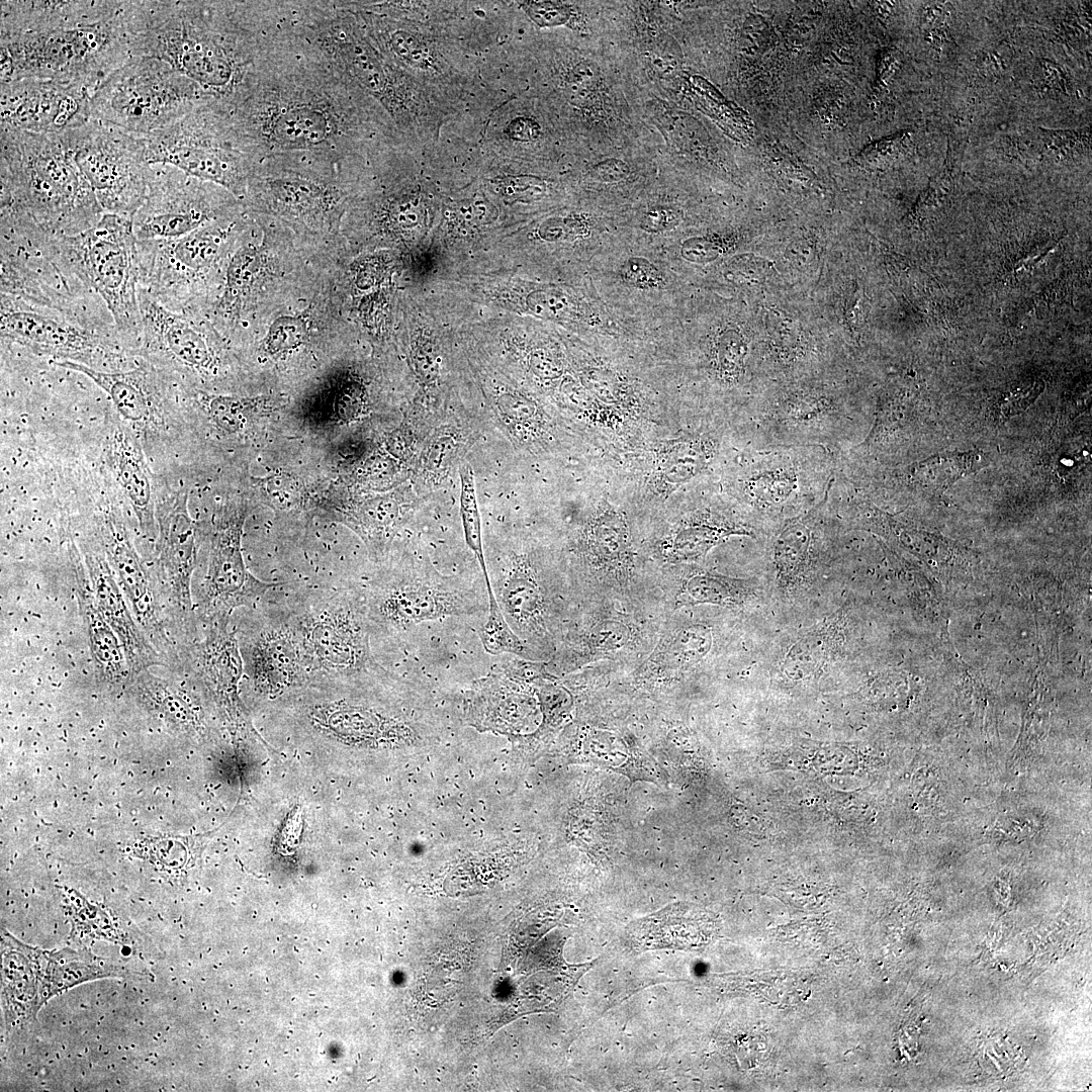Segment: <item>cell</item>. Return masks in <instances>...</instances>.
I'll list each match as a JSON object with an SVG mask.
<instances>
[{
	"mask_svg": "<svg viewBox=\"0 0 1092 1092\" xmlns=\"http://www.w3.org/2000/svg\"><path fill=\"white\" fill-rule=\"evenodd\" d=\"M516 5L540 28L566 25L573 17L572 6L563 1H517Z\"/></svg>",
	"mask_w": 1092,
	"mask_h": 1092,
	"instance_id": "45",
	"label": "cell"
},
{
	"mask_svg": "<svg viewBox=\"0 0 1092 1092\" xmlns=\"http://www.w3.org/2000/svg\"><path fill=\"white\" fill-rule=\"evenodd\" d=\"M308 336L306 322L295 315H281L269 327L263 348L269 355H280L303 345Z\"/></svg>",
	"mask_w": 1092,
	"mask_h": 1092,
	"instance_id": "43",
	"label": "cell"
},
{
	"mask_svg": "<svg viewBox=\"0 0 1092 1092\" xmlns=\"http://www.w3.org/2000/svg\"><path fill=\"white\" fill-rule=\"evenodd\" d=\"M721 427L707 425L676 440L658 456L656 479L663 490H674L706 474L722 449Z\"/></svg>",
	"mask_w": 1092,
	"mask_h": 1092,
	"instance_id": "29",
	"label": "cell"
},
{
	"mask_svg": "<svg viewBox=\"0 0 1092 1092\" xmlns=\"http://www.w3.org/2000/svg\"><path fill=\"white\" fill-rule=\"evenodd\" d=\"M145 140L151 164L176 167L239 200L260 161L238 130L231 107L216 100L200 103Z\"/></svg>",
	"mask_w": 1092,
	"mask_h": 1092,
	"instance_id": "10",
	"label": "cell"
},
{
	"mask_svg": "<svg viewBox=\"0 0 1092 1092\" xmlns=\"http://www.w3.org/2000/svg\"><path fill=\"white\" fill-rule=\"evenodd\" d=\"M313 724L327 733L354 741H414L419 733L411 721L393 713L340 698L311 713Z\"/></svg>",
	"mask_w": 1092,
	"mask_h": 1092,
	"instance_id": "24",
	"label": "cell"
},
{
	"mask_svg": "<svg viewBox=\"0 0 1092 1092\" xmlns=\"http://www.w3.org/2000/svg\"><path fill=\"white\" fill-rule=\"evenodd\" d=\"M283 22L231 107L238 130L259 160L291 153L346 159L402 136L377 102Z\"/></svg>",
	"mask_w": 1092,
	"mask_h": 1092,
	"instance_id": "1",
	"label": "cell"
},
{
	"mask_svg": "<svg viewBox=\"0 0 1092 1092\" xmlns=\"http://www.w3.org/2000/svg\"><path fill=\"white\" fill-rule=\"evenodd\" d=\"M245 519V507L234 506L213 526L206 573L196 592L197 614L205 626L231 622L235 610L255 607L281 585L263 581L247 568L241 548Z\"/></svg>",
	"mask_w": 1092,
	"mask_h": 1092,
	"instance_id": "17",
	"label": "cell"
},
{
	"mask_svg": "<svg viewBox=\"0 0 1092 1092\" xmlns=\"http://www.w3.org/2000/svg\"><path fill=\"white\" fill-rule=\"evenodd\" d=\"M712 634L703 625L677 630L662 641L647 660L654 673H672L689 669L710 651Z\"/></svg>",
	"mask_w": 1092,
	"mask_h": 1092,
	"instance_id": "35",
	"label": "cell"
},
{
	"mask_svg": "<svg viewBox=\"0 0 1092 1092\" xmlns=\"http://www.w3.org/2000/svg\"><path fill=\"white\" fill-rule=\"evenodd\" d=\"M56 242L63 267L102 299L123 344L136 356L142 340L141 263L131 218L104 213L91 229L59 236Z\"/></svg>",
	"mask_w": 1092,
	"mask_h": 1092,
	"instance_id": "7",
	"label": "cell"
},
{
	"mask_svg": "<svg viewBox=\"0 0 1092 1092\" xmlns=\"http://www.w3.org/2000/svg\"><path fill=\"white\" fill-rule=\"evenodd\" d=\"M584 540L587 555L599 565L621 568L631 562L632 544L626 519L608 503L589 520Z\"/></svg>",
	"mask_w": 1092,
	"mask_h": 1092,
	"instance_id": "33",
	"label": "cell"
},
{
	"mask_svg": "<svg viewBox=\"0 0 1092 1092\" xmlns=\"http://www.w3.org/2000/svg\"><path fill=\"white\" fill-rule=\"evenodd\" d=\"M838 454L820 446L745 447L727 477L740 513L771 530L818 505L835 479Z\"/></svg>",
	"mask_w": 1092,
	"mask_h": 1092,
	"instance_id": "6",
	"label": "cell"
},
{
	"mask_svg": "<svg viewBox=\"0 0 1092 1092\" xmlns=\"http://www.w3.org/2000/svg\"><path fill=\"white\" fill-rule=\"evenodd\" d=\"M835 622L820 625L792 645L782 665L790 678H805L817 673L827 662L836 643Z\"/></svg>",
	"mask_w": 1092,
	"mask_h": 1092,
	"instance_id": "37",
	"label": "cell"
},
{
	"mask_svg": "<svg viewBox=\"0 0 1092 1092\" xmlns=\"http://www.w3.org/2000/svg\"><path fill=\"white\" fill-rule=\"evenodd\" d=\"M281 606L296 636L308 681L353 673L375 660L363 586L303 589Z\"/></svg>",
	"mask_w": 1092,
	"mask_h": 1092,
	"instance_id": "9",
	"label": "cell"
},
{
	"mask_svg": "<svg viewBox=\"0 0 1092 1092\" xmlns=\"http://www.w3.org/2000/svg\"><path fill=\"white\" fill-rule=\"evenodd\" d=\"M239 200L226 189L166 164H153L149 192L133 214L138 241L170 240L233 215Z\"/></svg>",
	"mask_w": 1092,
	"mask_h": 1092,
	"instance_id": "16",
	"label": "cell"
},
{
	"mask_svg": "<svg viewBox=\"0 0 1092 1092\" xmlns=\"http://www.w3.org/2000/svg\"><path fill=\"white\" fill-rule=\"evenodd\" d=\"M478 634L489 654H514L526 660H534L538 655L513 631L499 608L487 611L486 623Z\"/></svg>",
	"mask_w": 1092,
	"mask_h": 1092,
	"instance_id": "41",
	"label": "cell"
},
{
	"mask_svg": "<svg viewBox=\"0 0 1092 1092\" xmlns=\"http://www.w3.org/2000/svg\"><path fill=\"white\" fill-rule=\"evenodd\" d=\"M0 212L52 236H75L103 216L61 134L0 129Z\"/></svg>",
	"mask_w": 1092,
	"mask_h": 1092,
	"instance_id": "5",
	"label": "cell"
},
{
	"mask_svg": "<svg viewBox=\"0 0 1092 1092\" xmlns=\"http://www.w3.org/2000/svg\"><path fill=\"white\" fill-rule=\"evenodd\" d=\"M123 1H1L0 83L34 78L92 94L131 56Z\"/></svg>",
	"mask_w": 1092,
	"mask_h": 1092,
	"instance_id": "3",
	"label": "cell"
},
{
	"mask_svg": "<svg viewBox=\"0 0 1092 1092\" xmlns=\"http://www.w3.org/2000/svg\"><path fill=\"white\" fill-rule=\"evenodd\" d=\"M129 370L100 371L71 361H54L61 368L87 376L106 392L121 417L136 425L145 424L153 414L156 390L155 367L144 361Z\"/></svg>",
	"mask_w": 1092,
	"mask_h": 1092,
	"instance_id": "28",
	"label": "cell"
},
{
	"mask_svg": "<svg viewBox=\"0 0 1092 1092\" xmlns=\"http://www.w3.org/2000/svg\"><path fill=\"white\" fill-rule=\"evenodd\" d=\"M600 81L599 67L590 61L580 60L560 70L557 84L566 101L579 106L595 92Z\"/></svg>",
	"mask_w": 1092,
	"mask_h": 1092,
	"instance_id": "42",
	"label": "cell"
},
{
	"mask_svg": "<svg viewBox=\"0 0 1092 1092\" xmlns=\"http://www.w3.org/2000/svg\"><path fill=\"white\" fill-rule=\"evenodd\" d=\"M142 340L136 356L156 369L182 367L208 374L217 366L209 335L194 320L139 289Z\"/></svg>",
	"mask_w": 1092,
	"mask_h": 1092,
	"instance_id": "21",
	"label": "cell"
},
{
	"mask_svg": "<svg viewBox=\"0 0 1092 1092\" xmlns=\"http://www.w3.org/2000/svg\"><path fill=\"white\" fill-rule=\"evenodd\" d=\"M212 100L167 63L130 56L91 96V116L146 138Z\"/></svg>",
	"mask_w": 1092,
	"mask_h": 1092,
	"instance_id": "13",
	"label": "cell"
},
{
	"mask_svg": "<svg viewBox=\"0 0 1092 1092\" xmlns=\"http://www.w3.org/2000/svg\"><path fill=\"white\" fill-rule=\"evenodd\" d=\"M861 414L838 389H785L754 401L742 418L746 447L820 446L840 454L853 446Z\"/></svg>",
	"mask_w": 1092,
	"mask_h": 1092,
	"instance_id": "12",
	"label": "cell"
},
{
	"mask_svg": "<svg viewBox=\"0 0 1092 1092\" xmlns=\"http://www.w3.org/2000/svg\"><path fill=\"white\" fill-rule=\"evenodd\" d=\"M113 472L136 515L143 532L156 536L155 509L150 472L143 453L131 435L116 430L109 446Z\"/></svg>",
	"mask_w": 1092,
	"mask_h": 1092,
	"instance_id": "31",
	"label": "cell"
},
{
	"mask_svg": "<svg viewBox=\"0 0 1092 1092\" xmlns=\"http://www.w3.org/2000/svg\"><path fill=\"white\" fill-rule=\"evenodd\" d=\"M77 593L93 659L100 673L117 678L129 672L119 639L102 616L86 577L78 578Z\"/></svg>",
	"mask_w": 1092,
	"mask_h": 1092,
	"instance_id": "34",
	"label": "cell"
},
{
	"mask_svg": "<svg viewBox=\"0 0 1092 1092\" xmlns=\"http://www.w3.org/2000/svg\"><path fill=\"white\" fill-rule=\"evenodd\" d=\"M581 379L587 389L601 400L607 403L620 401L619 384L610 372L600 368H589L583 372Z\"/></svg>",
	"mask_w": 1092,
	"mask_h": 1092,
	"instance_id": "47",
	"label": "cell"
},
{
	"mask_svg": "<svg viewBox=\"0 0 1092 1092\" xmlns=\"http://www.w3.org/2000/svg\"><path fill=\"white\" fill-rule=\"evenodd\" d=\"M371 638L396 639L420 623L488 611L483 586L427 568L391 570L363 586Z\"/></svg>",
	"mask_w": 1092,
	"mask_h": 1092,
	"instance_id": "14",
	"label": "cell"
},
{
	"mask_svg": "<svg viewBox=\"0 0 1092 1092\" xmlns=\"http://www.w3.org/2000/svg\"><path fill=\"white\" fill-rule=\"evenodd\" d=\"M244 673L258 690L282 693L308 681L294 631L278 603L262 599L235 630Z\"/></svg>",
	"mask_w": 1092,
	"mask_h": 1092,
	"instance_id": "19",
	"label": "cell"
},
{
	"mask_svg": "<svg viewBox=\"0 0 1092 1092\" xmlns=\"http://www.w3.org/2000/svg\"><path fill=\"white\" fill-rule=\"evenodd\" d=\"M286 15L291 31L377 102L406 140L438 142L458 119L448 100L379 50L352 1H286Z\"/></svg>",
	"mask_w": 1092,
	"mask_h": 1092,
	"instance_id": "4",
	"label": "cell"
},
{
	"mask_svg": "<svg viewBox=\"0 0 1092 1092\" xmlns=\"http://www.w3.org/2000/svg\"><path fill=\"white\" fill-rule=\"evenodd\" d=\"M621 277L630 286L652 289L663 284V277L649 261L631 258L621 268Z\"/></svg>",
	"mask_w": 1092,
	"mask_h": 1092,
	"instance_id": "46",
	"label": "cell"
},
{
	"mask_svg": "<svg viewBox=\"0 0 1092 1092\" xmlns=\"http://www.w3.org/2000/svg\"><path fill=\"white\" fill-rule=\"evenodd\" d=\"M630 174L629 165L620 159H607L595 164L589 175L593 179L605 182L614 183L627 178Z\"/></svg>",
	"mask_w": 1092,
	"mask_h": 1092,
	"instance_id": "49",
	"label": "cell"
},
{
	"mask_svg": "<svg viewBox=\"0 0 1092 1092\" xmlns=\"http://www.w3.org/2000/svg\"><path fill=\"white\" fill-rule=\"evenodd\" d=\"M262 256L256 248H242L231 258L223 275V291L218 301L222 313L231 312L247 295L262 270Z\"/></svg>",
	"mask_w": 1092,
	"mask_h": 1092,
	"instance_id": "39",
	"label": "cell"
},
{
	"mask_svg": "<svg viewBox=\"0 0 1092 1092\" xmlns=\"http://www.w3.org/2000/svg\"><path fill=\"white\" fill-rule=\"evenodd\" d=\"M86 564L97 606L121 644L129 672L160 663L158 653L134 624L106 561L87 555Z\"/></svg>",
	"mask_w": 1092,
	"mask_h": 1092,
	"instance_id": "25",
	"label": "cell"
},
{
	"mask_svg": "<svg viewBox=\"0 0 1092 1092\" xmlns=\"http://www.w3.org/2000/svg\"><path fill=\"white\" fill-rule=\"evenodd\" d=\"M2 1002L7 1024L34 1018L43 1005L35 947L2 935Z\"/></svg>",
	"mask_w": 1092,
	"mask_h": 1092,
	"instance_id": "27",
	"label": "cell"
},
{
	"mask_svg": "<svg viewBox=\"0 0 1092 1092\" xmlns=\"http://www.w3.org/2000/svg\"><path fill=\"white\" fill-rule=\"evenodd\" d=\"M0 334L2 343L100 371L134 357L104 304L63 308L1 293Z\"/></svg>",
	"mask_w": 1092,
	"mask_h": 1092,
	"instance_id": "8",
	"label": "cell"
},
{
	"mask_svg": "<svg viewBox=\"0 0 1092 1092\" xmlns=\"http://www.w3.org/2000/svg\"><path fill=\"white\" fill-rule=\"evenodd\" d=\"M130 55L161 60L206 97L233 106L275 42L282 1L131 0Z\"/></svg>",
	"mask_w": 1092,
	"mask_h": 1092,
	"instance_id": "2",
	"label": "cell"
},
{
	"mask_svg": "<svg viewBox=\"0 0 1092 1092\" xmlns=\"http://www.w3.org/2000/svg\"><path fill=\"white\" fill-rule=\"evenodd\" d=\"M40 999H49L76 985L105 977H126L128 971L96 958L90 951L63 948L47 951L35 947Z\"/></svg>",
	"mask_w": 1092,
	"mask_h": 1092,
	"instance_id": "30",
	"label": "cell"
},
{
	"mask_svg": "<svg viewBox=\"0 0 1092 1092\" xmlns=\"http://www.w3.org/2000/svg\"><path fill=\"white\" fill-rule=\"evenodd\" d=\"M829 492L830 489L814 508L770 530V560L778 585L783 589L803 585L829 557L830 534L839 523Z\"/></svg>",
	"mask_w": 1092,
	"mask_h": 1092,
	"instance_id": "22",
	"label": "cell"
},
{
	"mask_svg": "<svg viewBox=\"0 0 1092 1092\" xmlns=\"http://www.w3.org/2000/svg\"><path fill=\"white\" fill-rule=\"evenodd\" d=\"M616 623V622H615ZM615 623L602 624L598 626L597 631L593 634V642L598 649H614L616 646H621L626 640V630L624 626Z\"/></svg>",
	"mask_w": 1092,
	"mask_h": 1092,
	"instance_id": "50",
	"label": "cell"
},
{
	"mask_svg": "<svg viewBox=\"0 0 1092 1092\" xmlns=\"http://www.w3.org/2000/svg\"><path fill=\"white\" fill-rule=\"evenodd\" d=\"M459 475L461 482L460 514L465 540L480 565L488 595V609L496 608L498 605L493 596L487 572L481 520L475 492L474 472L470 464H463L459 469Z\"/></svg>",
	"mask_w": 1092,
	"mask_h": 1092,
	"instance_id": "38",
	"label": "cell"
},
{
	"mask_svg": "<svg viewBox=\"0 0 1092 1092\" xmlns=\"http://www.w3.org/2000/svg\"><path fill=\"white\" fill-rule=\"evenodd\" d=\"M0 92V129L61 134L92 117V93L78 85L24 78L1 83Z\"/></svg>",
	"mask_w": 1092,
	"mask_h": 1092,
	"instance_id": "20",
	"label": "cell"
},
{
	"mask_svg": "<svg viewBox=\"0 0 1092 1092\" xmlns=\"http://www.w3.org/2000/svg\"><path fill=\"white\" fill-rule=\"evenodd\" d=\"M102 535L109 560L119 576L136 618L146 626H152L155 618L153 593L125 528L117 520L106 518Z\"/></svg>",
	"mask_w": 1092,
	"mask_h": 1092,
	"instance_id": "32",
	"label": "cell"
},
{
	"mask_svg": "<svg viewBox=\"0 0 1092 1092\" xmlns=\"http://www.w3.org/2000/svg\"><path fill=\"white\" fill-rule=\"evenodd\" d=\"M188 493L177 492L158 507V556L173 608L187 634L195 631L191 578L196 566V530L188 513Z\"/></svg>",
	"mask_w": 1092,
	"mask_h": 1092,
	"instance_id": "23",
	"label": "cell"
},
{
	"mask_svg": "<svg viewBox=\"0 0 1092 1092\" xmlns=\"http://www.w3.org/2000/svg\"><path fill=\"white\" fill-rule=\"evenodd\" d=\"M684 598L687 604H713L736 606L753 596V580L735 578L720 573L699 570L685 581Z\"/></svg>",
	"mask_w": 1092,
	"mask_h": 1092,
	"instance_id": "36",
	"label": "cell"
},
{
	"mask_svg": "<svg viewBox=\"0 0 1092 1092\" xmlns=\"http://www.w3.org/2000/svg\"><path fill=\"white\" fill-rule=\"evenodd\" d=\"M260 485L271 505L279 511L295 510L302 503L303 486L296 477L288 473L271 474L262 478Z\"/></svg>",
	"mask_w": 1092,
	"mask_h": 1092,
	"instance_id": "44",
	"label": "cell"
},
{
	"mask_svg": "<svg viewBox=\"0 0 1092 1092\" xmlns=\"http://www.w3.org/2000/svg\"><path fill=\"white\" fill-rule=\"evenodd\" d=\"M363 159L312 153L265 157L250 175L243 200L287 221L331 225L347 196L343 183L360 169Z\"/></svg>",
	"mask_w": 1092,
	"mask_h": 1092,
	"instance_id": "11",
	"label": "cell"
},
{
	"mask_svg": "<svg viewBox=\"0 0 1092 1092\" xmlns=\"http://www.w3.org/2000/svg\"><path fill=\"white\" fill-rule=\"evenodd\" d=\"M504 415L512 421L525 422L533 419L536 414L535 405L525 398L507 396L499 402Z\"/></svg>",
	"mask_w": 1092,
	"mask_h": 1092,
	"instance_id": "51",
	"label": "cell"
},
{
	"mask_svg": "<svg viewBox=\"0 0 1092 1092\" xmlns=\"http://www.w3.org/2000/svg\"><path fill=\"white\" fill-rule=\"evenodd\" d=\"M756 526L743 516L704 507L689 514L664 544L666 556L676 562L697 561L732 536H755Z\"/></svg>",
	"mask_w": 1092,
	"mask_h": 1092,
	"instance_id": "26",
	"label": "cell"
},
{
	"mask_svg": "<svg viewBox=\"0 0 1092 1092\" xmlns=\"http://www.w3.org/2000/svg\"><path fill=\"white\" fill-rule=\"evenodd\" d=\"M104 213L132 218L153 175L145 138L91 117L61 133Z\"/></svg>",
	"mask_w": 1092,
	"mask_h": 1092,
	"instance_id": "15",
	"label": "cell"
},
{
	"mask_svg": "<svg viewBox=\"0 0 1092 1092\" xmlns=\"http://www.w3.org/2000/svg\"><path fill=\"white\" fill-rule=\"evenodd\" d=\"M233 217L170 240L138 241L140 288L174 309L183 287L204 276L219 261L236 228Z\"/></svg>",
	"mask_w": 1092,
	"mask_h": 1092,
	"instance_id": "18",
	"label": "cell"
},
{
	"mask_svg": "<svg viewBox=\"0 0 1092 1092\" xmlns=\"http://www.w3.org/2000/svg\"><path fill=\"white\" fill-rule=\"evenodd\" d=\"M679 211L669 207H656L648 210L642 217L640 226L648 233H659L673 229L680 221Z\"/></svg>",
	"mask_w": 1092,
	"mask_h": 1092,
	"instance_id": "48",
	"label": "cell"
},
{
	"mask_svg": "<svg viewBox=\"0 0 1092 1092\" xmlns=\"http://www.w3.org/2000/svg\"><path fill=\"white\" fill-rule=\"evenodd\" d=\"M205 405L215 427L233 434L242 431L258 414L269 411L271 400L265 396L239 397L215 394L206 397Z\"/></svg>",
	"mask_w": 1092,
	"mask_h": 1092,
	"instance_id": "40",
	"label": "cell"
}]
</instances>
